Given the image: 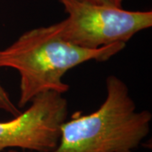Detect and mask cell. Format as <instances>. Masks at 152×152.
Masks as SVG:
<instances>
[{
  "label": "cell",
  "instance_id": "obj_9",
  "mask_svg": "<svg viewBox=\"0 0 152 152\" xmlns=\"http://www.w3.org/2000/svg\"><path fill=\"white\" fill-rule=\"evenodd\" d=\"M26 152H32V151H26Z\"/></svg>",
  "mask_w": 152,
  "mask_h": 152
},
{
  "label": "cell",
  "instance_id": "obj_3",
  "mask_svg": "<svg viewBox=\"0 0 152 152\" xmlns=\"http://www.w3.org/2000/svg\"><path fill=\"white\" fill-rule=\"evenodd\" d=\"M68 17L56 23L67 42L87 49L126 43L152 26V11H129L109 5L73 0L63 4Z\"/></svg>",
  "mask_w": 152,
  "mask_h": 152
},
{
  "label": "cell",
  "instance_id": "obj_1",
  "mask_svg": "<svg viewBox=\"0 0 152 152\" xmlns=\"http://www.w3.org/2000/svg\"><path fill=\"white\" fill-rule=\"evenodd\" d=\"M125 43L87 49L67 42L56 24L22 34L0 51V68H10L20 75L19 107L23 108L37 96L47 91L64 94L69 86L63 82L68 71L88 61H106L118 54Z\"/></svg>",
  "mask_w": 152,
  "mask_h": 152
},
{
  "label": "cell",
  "instance_id": "obj_4",
  "mask_svg": "<svg viewBox=\"0 0 152 152\" xmlns=\"http://www.w3.org/2000/svg\"><path fill=\"white\" fill-rule=\"evenodd\" d=\"M25 112L0 122V152L19 148L53 152L58 145L61 126L67 120L68 102L63 94L47 91L37 96Z\"/></svg>",
  "mask_w": 152,
  "mask_h": 152
},
{
  "label": "cell",
  "instance_id": "obj_6",
  "mask_svg": "<svg viewBox=\"0 0 152 152\" xmlns=\"http://www.w3.org/2000/svg\"><path fill=\"white\" fill-rule=\"evenodd\" d=\"M85 2L93 4H101V5H109L122 8L124 0H83Z\"/></svg>",
  "mask_w": 152,
  "mask_h": 152
},
{
  "label": "cell",
  "instance_id": "obj_5",
  "mask_svg": "<svg viewBox=\"0 0 152 152\" xmlns=\"http://www.w3.org/2000/svg\"><path fill=\"white\" fill-rule=\"evenodd\" d=\"M0 110L9 113L14 117H16L20 113V110L11 101L8 92L0 84Z\"/></svg>",
  "mask_w": 152,
  "mask_h": 152
},
{
  "label": "cell",
  "instance_id": "obj_2",
  "mask_svg": "<svg viewBox=\"0 0 152 152\" xmlns=\"http://www.w3.org/2000/svg\"><path fill=\"white\" fill-rule=\"evenodd\" d=\"M107 96L92 113H77L61 126L53 152H133L151 129L152 114L138 111L129 87L116 75L106 79Z\"/></svg>",
  "mask_w": 152,
  "mask_h": 152
},
{
  "label": "cell",
  "instance_id": "obj_7",
  "mask_svg": "<svg viewBox=\"0 0 152 152\" xmlns=\"http://www.w3.org/2000/svg\"><path fill=\"white\" fill-rule=\"evenodd\" d=\"M60 3L62 4H65L67 2H69V1H73V0H58Z\"/></svg>",
  "mask_w": 152,
  "mask_h": 152
},
{
  "label": "cell",
  "instance_id": "obj_8",
  "mask_svg": "<svg viewBox=\"0 0 152 152\" xmlns=\"http://www.w3.org/2000/svg\"><path fill=\"white\" fill-rule=\"evenodd\" d=\"M7 152H17L16 151H13V150H10V151H9Z\"/></svg>",
  "mask_w": 152,
  "mask_h": 152
}]
</instances>
